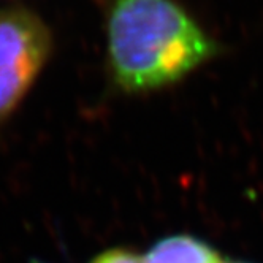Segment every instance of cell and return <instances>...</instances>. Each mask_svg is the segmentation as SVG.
I'll return each instance as SVG.
<instances>
[{
	"label": "cell",
	"mask_w": 263,
	"mask_h": 263,
	"mask_svg": "<svg viewBox=\"0 0 263 263\" xmlns=\"http://www.w3.org/2000/svg\"><path fill=\"white\" fill-rule=\"evenodd\" d=\"M219 252L203 239L191 235H173L157 241L141 263H222Z\"/></svg>",
	"instance_id": "cell-3"
},
{
	"label": "cell",
	"mask_w": 263,
	"mask_h": 263,
	"mask_svg": "<svg viewBox=\"0 0 263 263\" xmlns=\"http://www.w3.org/2000/svg\"><path fill=\"white\" fill-rule=\"evenodd\" d=\"M90 263H141V258L125 248H112L93 257Z\"/></svg>",
	"instance_id": "cell-4"
},
{
	"label": "cell",
	"mask_w": 263,
	"mask_h": 263,
	"mask_svg": "<svg viewBox=\"0 0 263 263\" xmlns=\"http://www.w3.org/2000/svg\"><path fill=\"white\" fill-rule=\"evenodd\" d=\"M222 263H248V261H238V260H232V261H227V260H222Z\"/></svg>",
	"instance_id": "cell-5"
},
{
	"label": "cell",
	"mask_w": 263,
	"mask_h": 263,
	"mask_svg": "<svg viewBox=\"0 0 263 263\" xmlns=\"http://www.w3.org/2000/svg\"><path fill=\"white\" fill-rule=\"evenodd\" d=\"M108 64L116 86L144 93L172 86L217 54V46L173 0H115Z\"/></svg>",
	"instance_id": "cell-1"
},
{
	"label": "cell",
	"mask_w": 263,
	"mask_h": 263,
	"mask_svg": "<svg viewBox=\"0 0 263 263\" xmlns=\"http://www.w3.org/2000/svg\"><path fill=\"white\" fill-rule=\"evenodd\" d=\"M51 46V32L36 13L24 7L0 11V125L39 78Z\"/></svg>",
	"instance_id": "cell-2"
}]
</instances>
